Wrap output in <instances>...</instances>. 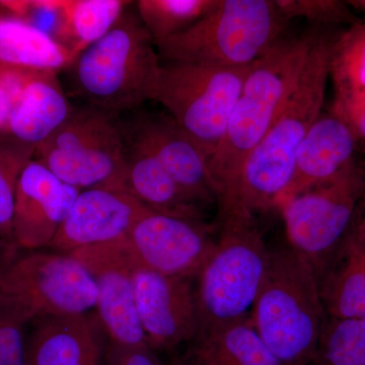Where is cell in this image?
I'll return each mask as SVG.
<instances>
[{"instance_id":"obj_1","label":"cell","mask_w":365,"mask_h":365,"mask_svg":"<svg viewBox=\"0 0 365 365\" xmlns=\"http://www.w3.org/2000/svg\"><path fill=\"white\" fill-rule=\"evenodd\" d=\"M333 40L316 34L294 95L247 158L232 188L218 199L220 210L237 209L255 216L278 207L292 181L300 145L324 112Z\"/></svg>"},{"instance_id":"obj_23","label":"cell","mask_w":365,"mask_h":365,"mask_svg":"<svg viewBox=\"0 0 365 365\" xmlns=\"http://www.w3.org/2000/svg\"><path fill=\"white\" fill-rule=\"evenodd\" d=\"M131 4L125 0H59L52 38L76 58L104 37Z\"/></svg>"},{"instance_id":"obj_36","label":"cell","mask_w":365,"mask_h":365,"mask_svg":"<svg viewBox=\"0 0 365 365\" xmlns=\"http://www.w3.org/2000/svg\"><path fill=\"white\" fill-rule=\"evenodd\" d=\"M13 246V245L6 244L4 241L0 240V259L4 257V253H6V250L9 248V247Z\"/></svg>"},{"instance_id":"obj_10","label":"cell","mask_w":365,"mask_h":365,"mask_svg":"<svg viewBox=\"0 0 365 365\" xmlns=\"http://www.w3.org/2000/svg\"><path fill=\"white\" fill-rule=\"evenodd\" d=\"M364 198L365 165L355 160L279 208L288 246L312 266L318 279L351 232Z\"/></svg>"},{"instance_id":"obj_31","label":"cell","mask_w":365,"mask_h":365,"mask_svg":"<svg viewBox=\"0 0 365 365\" xmlns=\"http://www.w3.org/2000/svg\"><path fill=\"white\" fill-rule=\"evenodd\" d=\"M43 69L0 64V137H9V119L21 93Z\"/></svg>"},{"instance_id":"obj_15","label":"cell","mask_w":365,"mask_h":365,"mask_svg":"<svg viewBox=\"0 0 365 365\" xmlns=\"http://www.w3.org/2000/svg\"><path fill=\"white\" fill-rule=\"evenodd\" d=\"M125 134L150 151L175 182L204 208L217 202L208 158L191 137L168 114H141Z\"/></svg>"},{"instance_id":"obj_9","label":"cell","mask_w":365,"mask_h":365,"mask_svg":"<svg viewBox=\"0 0 365 365\" xmlns=\"http://www.w3.org/2000/svg\"><path fill=\"white\" fill-rule=\"evenodd\" d=\"M251 66L225 68L165 62L150 101L167 110L209 160L222 143Z\"/></svg>"},{"instance_id":"obj_25","label":"cell","mask_w":365,"mask_h":365,"mask_svg":"<svg viewBox=\"0 0 365 365\" xmlns=\"http://www.w3.org/2000/svg\"><path fill=\"white\" fill-rule=\"evenodd\" d=\"M217 0H138L136 13L155 47L162 45L197 21L215 6Z\"/></svg>"},{"instance_id":"obj_14","label":"cell","mask_w":365,"mask_h":365,"mask_svg":"<svg viewBox=\"0 0 365 365\" xmlns=\"http://www.w3.org/2000/svg\"><path fill=\"white\" fill-rule=\"evenodd\" d=\"M146 209L124 187L83 190L48 249L71 254L119 241L127 237Z\"/></svg>"},{"instance_id":"obj_21","label":"cell","mask_w":365,"mask_h":365,"mask_svg":"<svg viewBox=\"0 0 365 365\" xmlns=\"http://www.w3.org/2000/svg\"><path fill=\"white\" fill-rule=\"evenodd\" d=\"M57 73L39 71L26 85L9 119V137L36 148L68 119L73 108Z\"/></svg>"},{"instance_id":"obj_39","label":"cell","mask_w":365,"mask_h":365,"mask_svg":"<svg viewBox=\"0 0 365 365\" xmlns=\"http://www.w3.org/2000/svg\"><path fill=\"white\" fill-rule=\"evenodd\" d=\"M364 165H365V163H364Z\"/></svg>"},{"instance_id":"obj_4","label":"cell","mask_w":365,"mask_h":365,"mask_svg":"<svg viewBox=\"0 0 365 365\" xmlns=\"http://www.w3.org/2000/svg\"><path fill=\"white\" fill-rule=\"evenodd\" d=\"M250 319L281 364H312L328 317L318 276L289 246L271 251Z\"/></svg>"},{"instance_id":"obj_28","label":"cell","mask_w":365,"mask_h":365,"mask_svg":"<svg viewBox=\"0 0 365 365\" xmlns=\"http://www.w3.org/2000/svg\"><path fill=\"white\" fill-rule=\"evenodd\" d=\"M36 148L11 137H0V240L13 245V216L19 180ZM14 246V245H13Z\"/></svg>"},{"instance_id":"obj_29","label":"cell","mask_w":365,"mask_h":365,"mask_svg":"<svg viewBox=\"0 0 365 365\" xmlns=\"http://www.w3.org/2000/svg\"><path fill=\"white\" fill-rule=\"evenodd\" d=\"M278 11L287 21L304 20L319 26L347 25L360 21L348 1L341 0H274Z\"/></svg>"},{"instance_id":"obj_3","label":"cell","mask_w":365,"mask_h":365,"mask_svg":"<svg viewBox=\"0 0 365 365\" xmlns=\"http://www.w3.org/2000/svg\"><path fill=\"white\" fill-rule=\"evenodd\" d=\"M220 220L215 247L196 275L197 339L248 318L270 263L254 215L232 209L220 211Z\"/></svg>"},{"instance_id":"obj_5","label":"cell","mask_w":365,"mask_h":365,"mask_svg":"<svg viewBox=\"0 0 365 365\" xmlns=\"http://www.w3.org/2000/svg\"><path fill=\"white\" fill-rule=\"evenodd\" d=\"M136 11L128 9L104 37L66 71L74 95L120 115L150 101L160 67L158 50Z\"/></svg>"},{"instance_id":"obj_32","label":"cell","mask_w":365,"mask_h":365,"mask_svg":"<svg viewBox=\"0 0 365 365\" xmlns=\"http://www.w3.org/2000/svg\"><path fill=\"white\" fill-rule=\"evenodd\" d=\"M110 365H163L150 346L136 348H118L110 346Z\"/></svg>"},{"instance_id":"obj_12","label":"cell","mask_w":365,"mask_h":365,"mask_svg":"<svg viewBox=\"0 0 365 365\" xmlns=\"http://www.w3.org/2000/svg\"><path fill=\"white\" fill-rule=\"evenodd\" d=\"M212 225L146 209L126 239L143 267L174 277H196L215 245Z\"/></svg>"},{"instance_id":"obj_30","label":"cell","mask_w":365,"mask_h":365,"mask_svg":"<svg viewBox=\"0 0 365 365\" xmlns=\"http://www.w3.org/2000/svg\"><path fill=\"white\" fill-rule=\"evenodd\" d=\"M31 322L18 307L0 299V365H26V326Z\"/></svg>"},{"instance_id":"obj_26","label":"cell","mask_w":365,"mask_h":365,"mask_svg":"<svg viewBox=\"0 0 365 365\" xmlns=\"http://www.w3.org/2000/svg\"><path fill=\"white\" fill-rule=\"evenodd\" d=\"M311 365H365V319H328Z\"/></svg>"},{"instance_id":"obj_19","label":"cell","mask_w":365,"mask_h":365,"mask_svg":"<svg viewBox=\"0 0 365 365\" xmlns=\"http://www.w3.org/2000/svg\"><path fill=\"white\" fill-rule=\"evenodd\" d=\"M34 322L26 343V365H103L102 347L88 316Z\"/></svg>"},{"instance_id":"obj_7","label":"cell","mask_w":365,"mask_h":365,"mask_svg":"<svg viewBox=\"0 0 365 365\" xmlns=\"http://www.w3.org/2000/svg\"><path fill=\"white\" fill-rule=\"evenodd\" d=\"M35 160L79 190L125 187L126 140L119 115L86 105L73 109L39 145Z\"/></svg>"},{"instance_id":"obj_22","label":"cell","mask_w":365,"mask_h":365,"mask_svg":"<svg viewBox=\"0 0 365 365\" xmlns=\"http://www.w3.org/2000/svg\"><path fill=\"white\" fill-rule=\"evenodd\" d=\"M319 284L328 319H365V248L354 227Z\"/></svg>"},{"instance_id":"obj_38","label":"cell","mask_w":365,"mask_h":365,"mask_svg":"<svg viewBox=\"0 0 365 365\" xmlns=\"http://www.w3.org/2000/svg\"><path fill=\"white\" fill-rule=\"evenodd\" d=\"M4 16H7V14H4V11L0 9V19L4 18Z\"/></svg>"},{"instance_id":"obj_24","label":"cell","mask_w":365,"mask_h":365,"mask_svg":"<svg viewBox=\"0 0 365 365\" xmlns=\"http://www.w3.org/2000/svg\"><path fill=\"white\" fill-rule=\"evenodd\" d=\"M73 60L68 49L39 29L13 16L0 19V64L58 72Z\"/></svg>"},{"instance_id":"obj_18","label":"cell","mask_w":365,"mask_h":365,"mask_svg":"<svg viewBox=\"0 0 365 365\" xmlns=\"http://www.w3.org/2000/svg\"><path fill=\"white\" fill-rule=\"evenodd\" d=\"M330 111L345 122L365 151V19L334 37L329 61Z\"/></svg>"},{"instance_id":"obj_34","label":"cell","mask_w":365,"mask_h":365,"mask_svg":"<svg viewBox=\"0 0 365 365\" xmlns=\"http://www.w3.org/2000/svg\"><path fill=\"white\" fill-rule=\"evenodd\" d=\"M354 230L359 235L360 241L364 244L365 248V198L360 205L359 215L354 223Z\"/></svg>"},{"instance_id":"obj_6","label":"cell","mask_w":365,"mask_h":365,"mask_svg":"<svg viewBox=\"0 0 365 365\" xmlns=\"http://www.w3.org/2000/svg\"><path fill=\"white\" fill-rule=\"evenodd\" d=\"M287 21L274 0H217L194 25L158 46V56L165 63L249 66L279 42Z\"/></svg>"},{"instance_id":"obj_13","label":"cell","mask_w":365,"mask_h":365,"mask_svg":"<svg viewBox=\"0 0 365 365\" xmlns=\"http://www.w3.org/2000/svg\"><path fill=\"white\" fill-rule=\"evenodd\" d=\"M133 283L137 314L151 349L170 350L197 339L198 312L191 279L165 275L139 264Z\"/></svg>"},{"instance_id":"obj_16","label":"cell","mask_w":365,"mask_h":365,"mask_svg":"<svg viewBox=\"0 0 365 365\" xmlns=\"http://www.w3.org/2000/svg\"><path fill=\"white\" fill-rule=\"evenodd\" d=\"M79 192L33 158L21 173L16 188L14 246L30 251L48 248Z\"/></svg>"},{"instance_id":"obj_2","label":"cell","mask_w":365,"mask_h":365,"mask_svg":"<svg viewBox=\"0 0 365 365\" xmlns=\"http://www.w3.org/2000/svg\"><path fill=\"white\" fill-rule=\"evenodd\" d=\"M314 38L316 34L281 39L250 67L222 143L208 160L217 200L232 188L247 158L294 95Z\"/></svg>"},{"instance_id":"obj_35","label":"cell","mask_w":365,"mask_h":365,"mask_svg":"<svg viewBox=\"0 0 365 365\" xmlns=\"http://www.w3.org/2000/svg\"><path fill=\"white\" fill-rule=\"evenodd\" d=\"M348 4L354 9L355 11H360L364 14V19H365V0H351V1H348Z\"/></svg>"},{"instance_id":"obj_17","label":"cell","mask_w":365,"mask_h":365,"mask_svg":"<svg viewBox=\"0 0 365 365\" xmlns=\"http://www.w3.org/2000/svg\"><path fill=\"white\" fill-rule=\"evenodd\" d=\"M359 150L350 127L330 110L322 113L300 145L292 181L277 208L304 190L339 174L357 160L355 155Z\"/></svg>"},{"instance_id":"obj_11","label":"cell","mask_w":365,"mask_h":365,"mask_svg":"<svg viewBox=\"0 0 365 365\" xmlns=\"http://www.w3.org/2000/svg\"><path fill=\"white\" fill-rule=\"evenodd\" d=\"M90 272L98 290L97 309L113 347L148 346L141 328L134 294V271L139 265L126 237L119 241L71 253Z\"/></svg>"},{"instance_id":"obj_37","label":"cell","mask_w":365,"mask_h":365,"mask_svg":"<svg viewBox=\"0 0 365 365\" xmlns=\"http://www.w3.org/2000/svg\"><path fill=\"white\" fill-rule=\"evenodd\" d=\"M173 365H197L195 362L192 360V361H178L176 364Z\"/></svg>"},{"instance_id":"obj_20","label":"cell","mask_w":365,"mask_h":365,"mask_svg":"<svg viewBox=\"0 0 365 365\" xmlns=\"http://www.w3.org/2000/svg\"><path fill=\"white\" fill-rule=\"evenodd\" d=\"M124 130V129H123ZM125 187L145 207L163 215L205 222L204 207L170 176L150 151L125 134Z\"/></svg>"},{"instance_id":"obj_27","label":"cell","mask_w":365,"mask_h":365,"mask_svg":"<svg viewBox=\"0 0 365 365\" xmlns=\"http://www.w3.org/2000/svg\"><path fill=\"white\" fill-rule=\"evenodd\" d=\"M196 342L211 346L235 365H283L261 339L250 316Z\"/></svg>"},{"instance_id":"obj_33","label":"cell","mask_w":365,"mask_h":365,"mask_svg":"<svg viewBox=\"0 0 365 365\" xmlns=\"http://www.w3.org/2000/svg\"><path fill=\"white\" fill-rule=\"evenodd\" d=\"M193 361L197 365H235L222 353L205 343L196 342L193 350Z\"/></svg>"},{"instance_id":"obj_8","label":"cell","mask_w":365,"mask_h":365,"mask_svg":"<svg viewBox=\"0 0 365 365\" xmlns=\"http://www.w3.org/2000/svg\"><path fill=\"white\" fill-rule=\"evenodd\" d=\"M0 299L34 322L86 316L97 307L95 280L71 254L9 247L0 259Z\"/></svg>"}]
</instances>
